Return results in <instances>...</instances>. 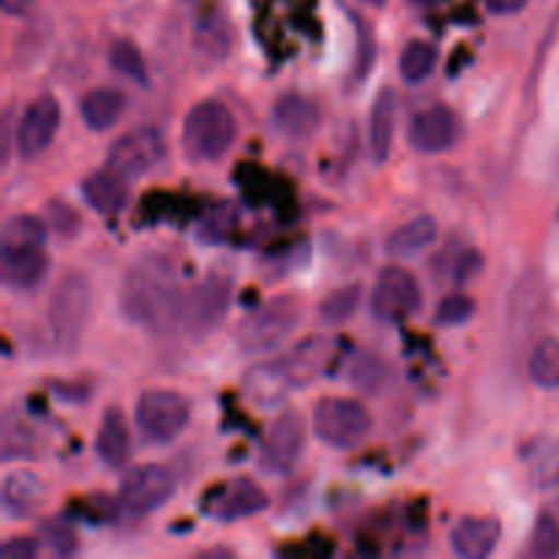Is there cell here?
I'll return each mask as SVG.
<instances>
[{"label": "cell", "mask_w": 559, "mask_h": 559, "mask_svg": "<svg viewBox=\"0 0 559 559\" xmlns=\"http://www.w3.org/2000/svg\"><path fill=\"white\" fill-rule=\"evenodd\" d=\"M186 287L178 265L167 254L145 251L136 257L120 282V311L147 333H169L180 328Z\"/></svg>", "instance_id": "1"}, {"label": "cell", "mask_w": 559, "mask_h": 559, "mask_svg": "<svg viewBox=\"0 0 559 559\" xmlns=\"http://www.w3.org/2000/svg\"><path fill=\"white\" fill-rule=\"evenodd\" d=\"M333 355V342L325 336H309L300 344L289 347L278 358L265 360L246 371L243 388L251 402L271 407L282 404L293 391H300L325 371Z\"/></svg>", "instance_id": "2"}, {"label": "cell", "mask_w": 559, "mask_h": 559, "mask_svg": "<svg viewBox=\"0 0 559 559\" xmlns=\"http://www.w3.org/2000/svg\"><path fill=\"white\" fill-rule=\"evenodd\" d=\"M183 153L189 162H218L238 140V120L233 109L216 98L194 104L183 118Z\"/></svg>", "instance_id": "3"}, {"label": "cell", "mask_w": 559, "mask_h": 559, "mask_svg": "<svg viewBox=\"0 0 559 559\" xmlns=\"http://www.w3.org/2000/svg\"><path fill=\"white\" fill-rule=\"evenodd\" d=\"M300 317H304V304L298 295H276L240 320V325L235 328V342L249 355L267 353L293 336L295 328L300 325Z\"/></svg>", "instance_id": "4"}, {"label": "cell", "mask_w": 559, "mask_h": 559, "mask_svg": "<svg viewBox=\"0 0 559 559\" xmlns=\"http://www.w3.org/2000/svg\"><path fill=\"white\" fill-rule=\"evenodd\" d=\"M91 309L93 293L87 278L80 273H69L66 278H60L47 309L49 333H52V342L60 353H74L80 347L87 320H91Z\"/></svg>", "instance_id": "5"}, {"label": "cell", "mask_w": 559, "mask_h": 559, "mask_svg": "<svg viewBox=\"0 0 559 559\" xmlns=\"http://www.w3.org/2000/svg\"><path fill=\"white\" fill-rule=\"evenodd\" d=\"M371 426H374V420H371L369 409L355 399H320L314 404V413H311V429H314L317 440L336 448V451L358 448L371 435Z\"/></svg>", "instance_id": "6"}, {"label": "cell", "mask_w": 559, "mask_h": 559, "mask_svg": "<svg viewBox=\"0 0 559 559\" xmlns=\"http://www.w3.org/2000/svg\"><path fill=\"white\" fill-rule=\"evenodd\" d=\"M229 306H233V282L222 273H207L205 278L186 287L180 328L186 331V336L200 342L222 325Z\"/></svg>", "instance_id": "7"}, {"label": "cell", "mask_w": 559, "mask_h": 559, "mask_svg": "<svg viewBox=\"0 0 559 559\" xmlns=\"http://www.w3.org/2000/svg\"><path fill=\"white\" fill-rule=\"evenodd\" d=\"M189 399L180 396L178 391H167V388L145 391L134 404L136 429L147 442H156V445H167V442L178 440L183 435L186 424H189Z\"/></svg>", "instance_id": "8"}, {"label": "cell", "mask_w": 559, "mask_h": 559, "mask_svg": "<svg viewBox=\"0 0 559 559\" xmlns=\"http://www.w3.org/2000/svg\"><path fill=\"white\" fill-rule=\"evenodd\" d=\"M178 489V478L164 464H142L123 478L118 489V508L129 519H145L167 506Z\"/></svg>", "instance_id": "9"}, {"label": "cell", "mask_w": 559, "mask_h": 559, "mask_svg": "<svg viewBox=\"0 0 559 559\" xmlns=\"http://www.w3.org/2000/svg\"><path fill=\"white\" fill-rule=\"evenodd\" d=\"M420 304H424V298H420V284L407 267H382L369 298L371 317L377 322L393 325V322L407 320V317L418 314Z\"/></svg>", "instance_id": "10"}, {"label": "cell", "mask_w": 559, "mask_h": 559, "mask_svg": "<svg viewBox=\"0 0 559 559\" xmlns=\"http://www.w3.org/2000/svg\"><path fill=\"white\" fill-rule=\"evenodd\" d=\"M167 158V140L153 126H136L112 142L107 153V167L123 178H142L153 173Z\"/></svg>", "instance_id": "11"}, {"label": "cell", "mask_w": 559, "mask_h": 559, "mask_svg": "<svg viewBox=\"0 0 559 559\" xmlns=\"http://www.w3.org/2000/svg\"><path fill=\"white\" fill-rule=\"evenodd\" d=\"M306 451V420L295 409H284L271 426L260 448V467L271 475L289 473Z\"/></svg>", "instance_id": "12"}, {"label": "cell", "mask_w": 559, "mask_h": 559, "mask_svg": "<svg viewBox=\"0 0 559 559\" xmlns=\"http://www.w3.org/2000/svg\"><path fill=\"white\" fill-rule=\"evenodd\" d=\"M60 129V104L58 98L44 93V96L33 98L22 112L20 123H16L14 145L20 158L31 162L38 158L49 145H52L55 134Z\"/></svg>", "instance_id": "13"}, {"label": "cell", "mask_w": 559, "mask_h": 559, "mask_svg": "<svg viewBox=\"0 0 559 559\" xmlns=\"http://www.w3.org/2000/svg\"><path fill=\"white\" fill-rule=\"evenodd\" d=\"M459 140V118L448 104H435L409 120L407 142L415 153L437 156L456 145Z\"/></svg>", "instance_id": "14"}, {"label": "cell", "mask_w": 559, "mask_h": 559, "mask_svg": "<svg viewBox=\"0 0 559 559\" xmlns=\"http://www.w3.org/2000/svg\"><path fill=\"white\" fill-rule=\"evenodd\" d=\"M267 508V495L262 486H257L251 478H240L233 480L229 486L218 489L213 495L211 506H205L207 516L216 519L222 524H233L240 522V519L257 516Z\"/></svg>", "instance_id": "15"}, {"label": "cell", "mask_w": 559, "mask_h": 559, "mask_svg": "<svg viewBox=\"0 0 559 559\" xmlns=\"http://www.w3.org/2000/svg\"><path fill=\"white\" fill-rule=\"evenodd\" d=\"M271 120L278 134L289 136V140H306V136L317 134V129L322 126V112L314 98L287 93L273 104Z\"/></svg>", "instance_id": "16"}, {"label": "cell", "mask_w": 559, "mask_h": 559, "mask_svg": "<svg viewBox=\"0 0 559 559\" xmlns=\"http://www.w3.org/2000/svg\"><path fill=\"white\" fill-rule=\"evenodd\" d=\"M502 524L495 516H467L451 530V549L462 559H486L497 549Z\"/></svg>", "instance_id": "17"}, {"label": "cell", "mask_w": 559, "mask_h": 559, "mask_svg": "<svg viewBox=\"0 0 559 559\" xmlns=\"http://www.w3.org/2000/svg\"><path fill=\"white\" fill-rule=\"evenodd\" d=\"M129 178H123L115 169L104 167L98 173L87 175L82 180V200L87 202L91 211H96L98 216H115V213L123 211L129 205Z\"/></svg>", "instance_id": "18"}, {"label": "cell", "mask_w": 559, "mask_h": 559, "mask_svg": "<svg viewBox=\"0 0 559 559\" xmlns=\"http://www.w3.org/2000/svg\"><path fill=\"white\" fill-rule=\"evenodd\" d=\"M49 254L44 249L0 251V282L9 289H33L44 282L49 273Z\"/></svg>", "instance_id": "19"}, {"label": "cell", "mask_w": 559, "mask_h": 559, "mask_svg": "<svg viewBox=\"0 0 559 559\" xmlns=\"http://www.w3.org/2000/svg\"><path fill=\"white\" fill-rule=\"evenodd\" d=\"M396 93L382 87L377 93L369 112V153L377 164H385L393 151V134H396Z\"/></svg>", "instance_id": "20"}, {"label": "cell", "mask_w": 559, "mask_h": 559, "mask_svg": "<svg viewBox=\"0 0 559 559\" xmlns=\"http://www.w3.org/2000/svg\"><path fill=\"white\" fill-rule=\"evenodd\" d=\"M96 456L107 467L120 469L131 456V431L120 409H107L96 435Z\"/></svg>", "instance_id": "21"}, {"label": "cell", "mask_w": 559, "mask_h": 559, "mask_svg": "<svg viewBox=\"0 0 559 559\" xmlns=\"http://www.w3.org/2000/svg\"><path fill=\"white\" fill-rule=\"evenodd\" d=\"M0 500H3V511L11 519H27L41 508L44 484L33 473H11L3 480Z\"/></svg>", "instance_id": "22"}, {"label": "cell", "mask_w": 559, "mask_h": 559, "mask_svg": "<svg viewBox=\"0 0 559 559\" xmlns=\"http://www.w3.org/2000/svg\"><path fill=\"white\" fill-rule=\"evenodd\" d=\"M126 112V96L115 87H96L80 102V118L91 131H109Z\"/></svg>", "instance_id": "23"}, {"label": "cell", "mask_w": 559, "mask_h": 559, "mask_svg": "<svg viewBox=\"0 0 559 559\" xmlns=\"http://www.w3.org/2000/svg\"><path fill=\"white\" fill-rule=\"evenodd\" d=\"M440 235V227L431 216H418L413 222L402 224L399 229H393L385 240V254L396 257V260H409V257L420 254V251L429 249L431 243Z\"/></svg>", "instance_id": "24"}, {"label": "cell", "mask_w": 559, "mask_h": 559, "mask_svg": "<svg viewBox=\"0 0 559 559\" xmlns=\"http://www.w3.org/2000/svg\"><path fill=\"white\" fill-rule=\"evenodd\" d=\"M49 227L38 216L20 213L11 216L0 229V251H22V249H47Z\"/></svg>", "instance_id": "25"}, {"label": "cell", "mask_w": 559, "mask_h": 559, "mask_svg": "<svg viewBox=\"0 0 559 559\" xmlns=\"http://www.w3.org/2000/svg\"><path fill=\"white\" fill-rule=\"evenodd\" d=\"M360 300H364V287L360 284H347V287L333 289L317 306V320L328 328L347 325L355 317V311L360 309Z\"/></svg>", "instance_id": "26"}, {"label": "cell", "mask_w": 559, "mask_h": 559, "mask_svg": "<svg viewBox=\"0 0 559 559\" xmlns=\"http://www.w3.org/2000/svg\"><path fill=\"white\" fill-rule=\"evenodd\" d=\"M530 380L544 391H557L559 388V338L546 336L530 353Z\"/></svg>", "instance_id": "27"}, {"label": "cell", "mask_w": 559, "mask_h": 559, "mask_svg": "<svg viewBox=\"0 0 559 559\" xmlns=\"http://www.w3.org/2000/svg\"><path fill=\"white\" fill-rule=\"evenodd\" d=\"M194 47L202 58L207 60H224L229 52V44H233V33H229V25L224 16L211 14L197 25L194 33Z\"/></svg>", "instance_id": "28"}, {"label": "cell", "mask_w": 559, "mask_h": 559, "mask_svg": "<svg viewBox=\"0 0 559 559\" xmlns=\"http://www.w3.org/2000/svg\"><path fill=\"white\" fill-rule=\"evenodd\" d=\"M435 66H437V49L431 47L429 41L415 38V41H409L407 47L402 49V58H399V74H402V80L407 82V85H418V82H424L426 76L435 71Z\"/></svg>", "instance_id": "29"}, {"label": "cell", "mask_w": 559, "mask_h": 559, "mask_svg": "<svg viewBox=\"0 0 559 559\" xmlns=\"http://www.w3.org/2000/svg\"><path fill=\"white\" fill-rule=\"evenodd\" d=\"M109 66L118 71L120 76L131 80L134 85L147 87V66L142 58L140 47L129 38H115L112 47H109Z\"/></svg>", "instance_id": "30"}, {"label": "cell", "mask_w": 559, "mask_h": 559, "mask_svg": "<svg viewBox=\"0 0 559 559\" xmlns=\"http://www.w3.org/2000/svg\"><path fill=\"white\" fill-rule=\"evenodd\" d=\"M235 224H238V211H235V205L224 202V205L211 207V211L205 213V218L200 222V233L197 235H200L202 243H218V240H224L233 233Z\"/></svg>", "instance_id": "31"}, {"label": "cell", "mask_w": 559, "mask_h": 559, "mask_svg": "<svg viewBox=\"0 0 559 559\" xmlns=\"http://www.w3.org/2000/svg\"><path fill=\"white\" fill-rule=\"evenodd\" d=\"M559 555V522L551 513H540L538 522H535L533 538H530L527 557L538 559H551Z\"/></svg>", "instance_id": "32"}, {"label": "cell", "mask_w": 559, "mask_h": 559, "mask_svg": "<svg viewBox=\"0 0 559 559\" xmlns=\"http://www.w3.org/2000/svg\"><path fill=\"white\" fill-rule=\"evenodd\" d=\"M475 314V300L464 293H448L435 311V322L440 328L467 325Z\"/></svg>", "instance_id": "33"}, {"label": "cell", "mask_w": 559, "mask_h": 559, "mask_svg": "<svg viewBox=\"0 0 559 559\" xmlns=\"http://www.w3.org/2000/svg\"><path fill=\"white\" fill-rule=\"evenodd\" d=\"M38 544L47 546V549L58 557L74 555L76 551L74 530L66 524V519H47V522L38 527Z\"/></svg>", "instance_id": "34"}, {"label": "cell", "mask_w": 559, "mask_h": 559, "mask_svg": "<svg viewBox=\"0 0 559 559\" xmlns=\"http://www.w3.org/2000/svg\"><path fill=\"white\" fill-rule=\"evenodd\" d=\"M530 484L540 491L557 489L559 486V440L555 442V445L546 448V451L538 456V462L533 464V469H530Z\"/></svg>", "instance_id": "35"}, {"label": "cell", "mask_w": 559, "mask_h": 559, "mask_svg": "<svg viewBox=\"0 0 559 559\" xmlns=\"http://www.w3.org/2000/svg\"><path fill=\"white\" fill-rule=\"evenodd\" d=\"M385 364L374 355H358L353 360V382L360 391H380V385L385 382Z\"/></svg>", "instance_id": "36"}, {"label": "cell", "mask_w": 559, "mask_h": 559, "mask_svg": "<svg viewBox=\"0 0 559 559\" xmlns=\"http://www.w3.org/2000/svg\"><path fill=\"white\" fill-rule=\"evenodd\" d=\"M355 27H358V58H355V66H353V82H364V76L369 74L377 58L374 31H369L358 16H355Z\"/></svg>", "instance_id": "37"}, {"label": "cell", "mask_w": 559, "mask_h": 559, "mask_svg": "<svg viewBox=\"0 0 559 559\" xmlns=\"http://www.w3.org/2000/svg\"><path fill=\"white\" fill-rule=\"evenodd\" d=\"M47 218H49V227L60 235H74L80 229V216L71 211L69 205L63 202H49L47 205Z\"/></svg>", "instance_id": "38"}, {"label": "cell", "mask_w": 559, "mask_h": 559, "mask_svg": "<svg viewBox=\"0 0 559 559\" xmlns=\"http://www.w3.org/2000/svg\"><path fill=\"white\" fill-rule=\"evenodd\" d=\"M480 273H484V254L475 249H467L459 257L456 267H453V282L469 284L475 276H480Z\"/></svg>", "instance_id": "39"}, {"label": "cell", "mask_w": 559, "mask_h": 559, "mask_svg": "<svg viewBox=\"0 0 559 559\" xmlns=\"http://www.w3.org/2000/svg\"><path fill=\"white\" fill-rule=\"evenodd\" d=\"M41 551L36 538H9L0 546V559H33Z\"/></svg>", "instance_id": "40"}, {"label": "cell", "mask_w": 559, "mask_h": 559, "mask_svg": "<svg viewBox=\"0 0 559 559\" xmlns=\"http://www.w3.org/2000/svg\"><path fill=\"white\" fill-rule=\"evenodd\" d=\"M527 3L530 0H486L491 14H516V11H522Z\"/></svg>", "instance_id": "41"}, {"label": "cell", "mask_w": 559, "mask_h": 559, "mask_svg": "<svg viewBox=\"0 0 559 559\" xmlns=\"http://www.w3.org/2000/svg\"><path fill=\"white\" fill-rule=\"evenodd\" d=\"M5 16H25L31 11L33 0H0Z\"/></svg>", "instance_id": "42"}, {"label": "cell", "mask_w": 559, "mask_h": 559, "mask_svg": "<svg viewBox=\"0 0 559 559\" xmlns=\"http://www.w3.org/2000/svg\"><path fill=\"white\" fill-rule=\"evenodd\" d=\"M407 3H413V5H420V9H426V5H435L437 0H407Z\"/></svg>", "instance_id": "43"}, {"label": "cell", "mask_w": 559, "mask_h": 559, "mask_svg": "<svg viewBox=\"0 0 559 559\" xmlns=\"http://www.w3.org/2000/svg\"><path fill=\"white\" fill-rule=\"evenodd\" d=\"M364 3H369V5H385L388 0H364Z\"/></svg>", "instance_id": "44"}, {"label": "cell", "mask_w": 559, "mask_h": 559, "mask_svg": "<svg viewBox=\"0 0 559 559\" xmlns=\"http://www.w3.org/2000/svg\"><path fill=\"white\" fill-rule=\"evenodd\" d=\"M186 3H197V0H186Z\"/></svg>", "instance_id": "45"}]
</instances>
